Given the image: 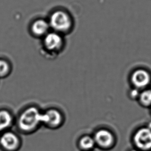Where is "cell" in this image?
I'll return each mask as SVG.
<instances>
[{"label":"cell","mask_w":151,"mask_h":151,"mask_svg":"<svg viewBox=\"0 0 151 151\" xmlns=\"http://www.w3.org/2000/svg\"><path fill=\"white\" fill-rule=\"evenodd\" d=\"M131 82L134 88L137 89L145 88L151 82L149 73L144 70H136L133 73L131 78Z\"/></svg>","instance_id":"cell-8"},{"label":"cell","mask_w":151,"mask_h":151,"mask_svg":"<svg viewBox=\"0 0 151 151\" xmlns=\"http://www.w3.org/2000/svg\"><path fill=\"white\" fill-rule=\"evenodd\" d=\"M140 92H139V90L136 88H134L132 90H131L129 93V97L132 99H136L139 98V95Z\"/></svg>","instance_id":"cell-14"},{"label":"cell","mask_w":151,"mask_h":151,"mask_svg":"<svg viewBox=\"0 0 151 151\" xmlns=\"http://www.w3.org/2000/svg\"><path fill=\"white\" fill-rule=\"evenodd\" d=\"M63 116L56 109H49L42 113V124L49 128H58L63 124Z\"/></svg>","instance_id":"cell-5"},{"label":"cell","mask_w":151,"mask_h":151,"mask_svg":"<svg viewBox=\"0 0 151 151\" xmlns=\"http://www.w3.org/2000/svg\"><path fill=\"white\" fill-rule=\"evenodd\" d=\"M139 102L142 106L149 107L151 105V90H145L139 95Z\"/></svg>","instance_id":"cell-12"},{"label":"cell","mask_w":151,"mask_h":151,"mask_svg":"<svg viewBox=\"0 0 151 151\" xmlns=\"http://www.w3.org/2000/svg\"><path fill=\"white\" fill-rule=\"evenodd\" d=\"M96 144L93 136L85 135L81 138L78 141V147L83 151H91L96 147Z\"/></svg>","instance_id":"cell-10"},{"label":"cell","mask_w":151,"mask_h":151,"mask_svg":"<svg viewBox=\"0 0 151 151\" xmlns=\"http://www.w3.org/2000/svg\"><path fill=\"white\" fill-rule=\"evenodd\" d=\"M10 70L9 65L6 61L0 60V77H4L8 75Z\"/></svg>","instance_id":"cell-13"},{"label":"cell","mask_w":151,"mask_h":151,"mask_svg":"<svg viewBox=\"0 0 151 151\" xmlns=\"http://www.w3.org/2000/svg\"><path fill=\"white\" fill-rule=\"evenodd\" d=\"M50 28L49 21L44 19H38L33 23L32 26L33 33L38 36H45L49 33Z\"/></svg>","instance_id":"cell-9"},{"label":"cell","mask_w":151,"mask_h":151,"mask_svg":"<svg viewBox=\"0 0 151 151\" xmlns=\"http://www.w3.org/2000/svg\"><path fill=\"white\" fill-rule=\"evenodd\" d=\"M96 146L103 150H109L114 147L116 138L111 131L106 129H100L93 136Z\"/></svg>","instance_id":"cell-3"},{"label":"cell","mask_w":151,"mask_h":151,"mask_svg":"<svg viewBox=\"0 0 151 151\" xmlns=\"http://www.w3.org/2000/svg\"><path fill=\"white\" fill-rule=\"evenodd\" d=\"M0 145L6 151H16L20 145L18 136L12 131H6L0 136Z\"/></svg>","instance_id":"cell-6"},{"label":"cell","mask_w":151,"mask_h":151,"mask_svg":"<svg viewBox=\"0 0 151 151\" xmlns=\"http://www.w3.org/2000/svg\"><path fill=\"white\" fill-rule=\"evenodd\" d=\"M49 23L50 28L58 33L67 32L71 29L72 25L71 17L63 10H56L53 12Z\"/></svg>","instance_id":"cell-2"},{"label":"cell","mask_w":151,"mask_h":151,"mask_svg":"<svg viewBox=\"0 0 151 151\" xmlns=\"http://www.w3.org/2000/svg\"><path fill=\"white\" fill-rule=\"evenodd\" d=\"M0 133H1V131H0ZM0 136H1V135H0Z\"/></svg>","instance_id":"cell-16"},{"label":"cell","mask_w":151,"mask_h":151,"mask_svg":"<svg viewBox=\"0 0 151 151\" xmlns=\"http://www.w3.org/2000/svg\"><path fill=\"white\" fill-rule=\"evenodd\" d=\"M41 124L42 113L36 107H30L25 109L19 118V128L25 133H32Z\"/></svg>","instance_id":"cell-1"},{"label":"cell","mask_w":151,"mask_h":151,"mask_svg":"<svg viewBox=\"0 0 151 151\" xmlns=\"http://www.w3.org/2000/svg\"><path fill=\"white\" fill-rule=\"evenodd\" d=\"M43 44L48 50L57 51L63 46V39L60 33L53 31L44 36Z\"/></svg>","instance_id":"cell-7"},{"label":"cell","mask_w":151,"mask_h":151,"mask_svg":"<svg viewBox=\"0 0 151 151\" xmlns=\"http://www.w3.org/2000/svg\"><path fill=\"white\" fill-rule=\"evenodd\" d=\"M139 151V150H138L137 149H132V150H130V151Z\"/></svg>","instance_id":"cell-15"},{"label":"cell","mask_w":151,"mask_h":151,"mask_svg":"<svg viewBox=\"0 0 151 151\" xmlns=\"http://www.w3.org/2000/svg\"><path fill=\"white\" fill-rule=\"evenodd\" d=\"M133 142L139 151H149L151 149V129L143 127L138 129L133 137Z\"/></svg>","instance_id":"cell-4"},{"label":"cell","mask_w":151,"mask_h":151,"mask_svg":"<svg viewBox=\"0 0 151 151\" xmlns=\"http://www.w3.org/2000/svg\"><path fill=\"white\" fill-rule=\"evenodd\" d=\"M13 118L9 111L2 110L0 111V131H5L12 125Z\"/></svg>","instance_id":"cell-11"}]
</instances>
